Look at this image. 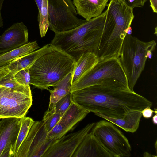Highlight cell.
<instances>
[{
    "mask_svg": "<svg viewBox=\"0 0 157 157\" xmlns=\"http://www.w3.org/2000/svg\"><path fill=\"white\" fill-rule=\"evenodd\" d=\"M20 127L14 146L12 150V157H14L19 147L26 137L35 121L31 118L24 116L20 118Z\"/></svg>",
    "mask_w": 157,
    "mask_h": 157,
    "instance_id": "cell-23",
    "label": "cell"
},
{
    "mask_svg": "<svg viewBox=\"0 0 157 157\" xmlns=\"http://www.w3.org/2000/svg\"><path fill=\"white\" fill-rule=\"evenodd\" d=\"M48 133L42 120L35 121L14 157H42L55 140Z\"/></svg>",
    "mask_w": 157,
    "mask_h": 157,
    "instance_id": "cell-9",
    "label": "cell"
},
{
    "mask_svg": "<svg viewBox=\"0 0 157 157\" xmlns=\"http://www.w3.org/2000/svg\"><path fill=\"white\" fill-rule=\"evenodd\" d=\"M51 47L50 44L46 45L40 48L16 59L5 66L14 75L22 70L29 69L36 61L49 51Z\"/></svg>",
    "mask_w": 157,
    "mask_h": 157,
    "instance_id": "cell-17",
    "label": "cell"
},
{
    "mask_svg": "<svg viewBox=\"0 0 157 157\" xmlns=\"http://www.w3.org/2000/svg\"><path fill=\"white\" fill-rule=\"evenodd\" d=\"M4 67V66L0 67V71L2 70V69Z\"/></svg>",
    "mask_w": 157,
    "mask_h": 157,
    "instance_id": "cell-38",
    "label": "cell"
},
{
    "mask_svg": "<svg viewBox=\"0 0 157 157\" xmlns=\"http://www.w3.org/2000/svg\"><path fill=\"white\" fill-rule=\"evenodd\" d=\"M155 148L156 152H157V140H156L155 144Z\"/></svg>",
    "mask_w": 157,
    "mask_h": 157,
    "instance_id": "cell-37",
    "label": "cell"
},
{
    "mask_svg": "<svg viewBox=\"0 0 157 157\" xmlns=\"http://www.w3.org/2000/svg\"><path fill=\"white\" fill-rule=\"evenodd\" d=\"M37 5L38 10V12L40 11V7L42 3V0H35Z\"/></svg>",
    "mask_w": 157,
    "mask_h": 157,
    "instance_id": "cell-33",
    "label": "cell"
},
{
    "mask_svg": "<svg viewBox=\"0 0 157 157\" xmlns=\"http://www.w3.org/2000/svg\"><path fill=\"white\" fill-rule=\"evenodd\" d=\"M96 55L98 61L117 58L128 28L134 18L133 9L120 0H110Z\"/></svg>",
    "mask_w": 157,
    "mask_h": 157,
    "instance_id": "cell-2",
    "label": "cell"
},
{
    "mask_svg": "<svg viewBox=\"0 0 157 157\" xmlns=\"http://www.w3.org/2000/svg\"><path fill=\"white\" fill-rule=\"evenodd\" d=\"M71 93L72 101L79 107L111 118H122L129 112L142 111L152 105L150 101L112 78Z\"/></svg>",
    "mask_w": 157,
    "mask_h": 157,
    "instance_id": "cell-1",
    "label": "cell"
},
{
    "mask_svg": "<svg viewBox=\"0 0 157 157\" xmlns=\"http://www.w3.org/2000/svg\"><path fill=\"white\" fill-rule=\"evenodd\" d=\"M154 109L155 111L152 110L150 106L147 107L141 111L142 116L145 118H150L152 117L154 113H157V109Z\"/></svg>",
    "mask_w": 157,
    "mask_h": 157,
    "instance_id": "cell-29",
    "label": "cell"
},
{
    "mask_svg": "<svg viewBox=\"0 0 157 157\" xmlns=\"http://www.w3.org/2000/svg\"><path fill=\"white\" fill-rule=\"evenodd\" d=\"M91 130L112 157L131 156V147L128 139L111 122L105 120L100 121L95 123Z\"/></svg>",
    "mask_w": 157,
    "mask_h": 157,
    "instance_id": "cell-6",
    "label": "cell"
},
{
    "mask_svg": "<svg viewBox=\"0 0 157 157\" xmlns=\"http://www.w3.org/2000/svg\"><path fill=\"white\" fill-rule=\"evenodd\" d=\"M4 0H0V27L2 28L3 27V23L1 14V10Z\"/></svg>",
    "mask_w": 157,
    "mask_h": 157,
    "instance_id": "cell-32",
    "label": "cell"
},
{
    "mask_svg": "<svg viewBox=\"0 0 157 157\" xmlns=\"http://www.w3.org/2000/svg\"><path fill=\"white\" fill-rule=\"evenodd\" d=\"M49 27L55 33L74 29L86 20L77 17L75 6L71 0H47Z\"/></svg>",
    "mask_w": 157,
    "mask_h": 157,
    "instance_id": "cell-7",
    "label": "cell"
},
{
    "mask_svg": "<svg viewBox=\"0 0 157 157\" xmlns=\"http://www.w3.org/2000/svg\"><path fill=\"white\" fill-rule=\"evenodd\" d=\"M110 0H73L77 14L86 21L100 15Z\"/></svg>",
    "mask_w": 157,
    "mask_h": 157,
    "instance_id": "cell-16",
    "label": "cell"
},
{
    "mask_svg": "<svg viewBox=\"0 0 157 157\" xmlns=\"http://www.w3.org/2000/svg\"><path fill=\"white\" fill-rule=\"evenodd\" d=\"M20 125V118H6L0 121V156L6 148L11 147L12 150L16 142Z\"/></svg>",
    "mask_w": 157,
    "mask_h": 157,
    "instance_id": "cell-14",
    "label": "cell"
},
{
    "mask_svg": "<svg viewBox=\"0 0 157 157\" xmlns=\"http://www.w3.org/2000/svg\"><path fill=\"white\" fill-rule=\"evenodd\" d=\"M72 101V94L70 93L57 102L51 109H53L55 113L63 115Z\"/></svg>",
    "mask_w": 157,
    "mask_h": 157,
    "instance_id": "cell-26",
    "label": "cell"
},
{
    "mask_svg": "<svg viewBox=\"0 0 157 157\" xmlns=\"http://www.w3.org/2000/svg\"><path fill=\"white\" fill-rule=\"evenodd\" d=\"M40 48L36 41L28 43L5 53L0 54V67L5 66L16 59Z\"/></svg>",
    "mask_w": 157,
    "mask_h": 157,
    "instance_id": "cell-20",
    "label": "cell"
},
{
    "mask_svg": "<svg viewBox=\"0 0 157 157\" xmlns=\"http://www.w3.org/2000/svg\"><path fill=\"white\" fill-rule=\"evenodd\" d=\"M0 157H12V147H8L4 150Z\"/></svg>",
    "mask_w": 157,
    "mask_h": 157,
    "instance_id": "cell-30",
    "label": "cell"
},
{
    "mask_svg": "<svg viewBox=\"0 0 157 157\" xmlns=\"http://www.w3.org/2000/svg\"><path fill=\"white\" fill-rule=\"evenodd\" d=\"M27 27L22 22L13 24L0 36V54L5 53L28 42Z\"/></svg>",
    "mask_w": 157,
    "mask_h": 157,
    "instance_id": "cell-13",
    "label": "cell"
},
{
    "mask_svg": "<svg viewBox=\"0 0 157 157\" xmlns=\"http://www.w3.org/2000/svg\"><path fill=\"white\" fill-rule=\"evenodd\" d=\"M63 115L55 113L52 109H48L45 112L42 120L48 133L51 131L57 124Z\"/></svg>",
    "mask_w": 157,
    "mask_h": 157,
    "instance_id": "cell-25",
    "label": "cell"
},
{
    "mask_svg": "<svg viewBox=\"0 0 157 157\" xmlns=\"http://www.w3.org/2000/svg\"><path fill=\"white\" fill-rule=\"evenodd\" d=\"M155 114V115L152 117V121L153 124L155 125H156L157 124V113Z\"/></svg>",
    "mask_w": 157,
    "mask_h": 157,
    "instance_id": "cell-34",
    "label": "cell"
},
{
    "mask_svg": "<svg viewBox=\"0 0 157 157\" xmlns=\"http://www.w3.org/2000/svg\"><path fill=\"white\" fill-rule=\"evenodd\" d=\"M75 62L69 54L51 45L29 69L30 84L41 89L54 87L72 73Z\"/></svg>",
    "mask_w": 157,
    "mask_h": 157,
    "instance_id": "cell-4",
    "label": "cell"
},
{
    "mask_svg": "<svg viewBox=\"0 0 157 157\" xmlns=\"http://www.w3.org/2000/svg\"><path fill=\"white\" fill-rule=\"evenodd\" d=\"M89 113L72 101L57 124L48 133V137L54 140L59 138L83 119Z\"/></svg>",
    "mask_w": 157,
    "mask_h": 157,
    "instance_id": "cell-12",
    "label": "cell"
},
{
    "mask_svg": "<svg viewBox=\"0 0 157 157\" xmlns=\"http://www.w3.org/2000/svg\"><path fill=\"white\" fill-rule=\"evenodd\" d=\"M141 111L134 110L127 113L122 118H116L106 116L99 113H94L115 125L127 132L134 133L138 129L141 118Z\"/></svg>",
    "mask_w": 157,
    "mask_h": 157,
    "instance_id": "cell-18",
    "label": "cell"
},
{
    "mask_svg": "<svg viewBox=\"0 0 157 157\" xmlns=\"http://www.w3.org/2000/svg\"><path fill=\"white\" fill-rule=\"evenodd\" d=\"M89 124L79 131L65 135L54 140L42 157H71L94 125Z\"/></svg>",
    "mask_w": 157,
    "mask_h": 157,
    "instance_id": "cell-11",
    "label": "cell"
},
{
    "mask_svg": "<svg viewBox=\"0 0 157 157\" xmlns=\"http://www.w3.org/2000/svg\"><path fill=\"white\" fill-rule=\"evenodd\" d=\"M150 6L154 13H157V0H149Z\"/></svg>",
    "mask_w": 157,
    "mask_h": 157,
    "instance_id": "cell-31",
    "label": "cell"
},
{
    "mask_svg": "<svg viewBox=\"0 0 157 157\" xmlns=\"http://www.w3.org/2000/svg\"><path fill=\"white\" fill-rule=\"evenodd\" d=\"M128 6L133 9L136 7H142L147 0H120Z\"/></svg>",
    "mask_w": 157,
    "mask_h": 157,
    "instance_id": "cell-28",
    "label": "cell"
},
{
    "mask_svg": "<svg viewBox=\"0 0 157 157\" xmlns=\"http://www.w3.org/2000/svg\"><path fill=\"white\" fill-rule=\"evenodd\" d=\"M72 157H112L91 131L87 134Z\"/></svg>",
    "mask_w": 157,
    "mask_h": 157,
    "instance_id": "cell-15",
    "label": "cell"
},
{
    "mask_svg": "<svg viewBox=\"0 0 157 157\" xmlns=\"http://www.w3.org/2000/svg\"><path fill=\"white\" fill-rule=\"evenodd\" d=\"M143 156L144 157H157V156H155L154 155H152L151 154L147 152H145L143 155Z\"/></svg>",
    "mask_w": 157,
    "mask_h": 157,
    "instance_id": "cell-35",
    "label": "cell"
},
{
    "mask_svg": "<svg viewBox=\"0 0 157 157\" xmlns=\"http://www.w3.org/2000/svg\"><path fill=\"white\" fill-rule=\"evenodd\" d=\"M106 10L72 30L55 33L50 44L63 51L76 61L88 52L96 55L104 28Z\"/></svg>",
    "mask_w": 157,
    "mask_h": 157,
    "instance_id": "cell-3",
    "label": "cell"
},
{
    "mask_svg": "<svg viewBox=\"0 0 157 157\" xmlns=\"http://www.w3.org/2000/svg\"><path fill=\"white\" fill-rule=\"evenodd\" d=\"M71 81L72 73H70L54 87L53 90L48 89L50 94L48 109H52L59 100L71 93Z\"/></svg>",
    "mask_w": 157,
    "mask_h": 157,
    "instance_id": "cell-21",
    "label": "cell"
},
{
    "mask_svg": "<svg viewBox=\"0 0 157 157\" xmlns=\"http://www.w3.org/2000/svg\"><path fill=\"white\" fill-rule=\"evenodd\" d=\"M14 76L20 83L27 86H30V77L29 69L22 70L17 73Z\"/></svg>",
    "mask_w": 157,
    "mask_h": 157,
    "instance_id": "cell-27",
    "label": "cell"
},
{
    "mask_svg": "<svg viewBox=\"0 0 157 157\" xmlns=\"http://www.w3.org/2000/svg\"><path fill=\"white\" fill-rule=\"evenodd\" d=\"M156 43L152 40L141 41L131 35L126 34L117 58L126 75L129 89H133L144 70L148 51H154Z\"/></svg>",
    "mask_w": 157,
    "mask_h": 157,
    "instance_id": "cell-5",
    "label": "cell"
},
{
    "mask_svg": "<svg viewBox=\"0 0 157 157\" xmlns=\"http://www.w3.org/2000/svg\"><path fill=\"white\" fill-rule=\"evenodd\" d=\"M132 33V30L131 26H130L127 30L126 34L130 35H131Z\"/></svg>",
    "mask_w": 157,
    "mask_h": 157,
    "instance_id": "cell-36",
    "label": "cell"
},
{
    "mask_svg": "<svg viewBox=\"0 0 157 157\" xmlns=\"http://www.w3.org/2000/svg\"><path fill=\"white\" fill-rule=\"evenodd\" d=\"M0 86H3L12 90L28 95H32L30 86L21 84L16 80L14 75L5 66L0 71Z\"/></svg>",
    "mask_w": 157,
    "mask_h": 157,
    "instance_id": "cell-22",
    "label": "cell"
},
{
    "mask_svg": "<svg viewBox=\"0 0 157 157\" xmlns=\"http://www.w3.org/2000/svg\"><path fill=\"white\" fill-rule=\"evenodd\" d=\"M38 21L41 37H44L49 27L48 12L47 0H42L40 11L38 12Z\"/></svg>",
    "mask_w": 157,
    "mask_h": 157,
    "instance_id": "cell-24",
    "label": "cell"
},
{
    "mask_svg": "<svg viewBox=\"0 0 157 157\" xmlns=\"http://www.w3.org/2000/svg\"><path fill=\"white\" fill-rule=\"evenodd\" d=\"M32 101V95L0 86V119L25 116Z\"/></svg>",
    "mask_w": 157,
    "mask_h": 157,
    "instance_id": "cell-10",
    "label": "cell"
},
{
    "mask_svg": "<svg viewBox=\"0 0 157 157\" xmlns=\"http://www.w3.org/2000/svg\"><path fill=\"white\" fill-rule=\"evenodd\" d=\"M97 56L88 52L83 53L76 61L72 73V85L89 71L98 62Z\"/></svg>",
    "mask_w": 157,
    "mask_h": 157,
    "instance_id": "cell-19",
    "label": "cell"
},
{
    "mask_svg": "<svg viewBox=\"0 0 157 157\" xmlns=\"http://www.w3.org/2000/svg\"><path fill=\"white\" fill-rule=\"evenodd\" d=\"M109 78L118 80L128 87L125 73L117 58L98 61L72 86L71 93L96 85L102 80Z\"/></svg>",
    "mask_w": 157,
    "mask_h": 157,
    "instance_id": "cell-8",
    "label": "cell"
}]
</instances>
